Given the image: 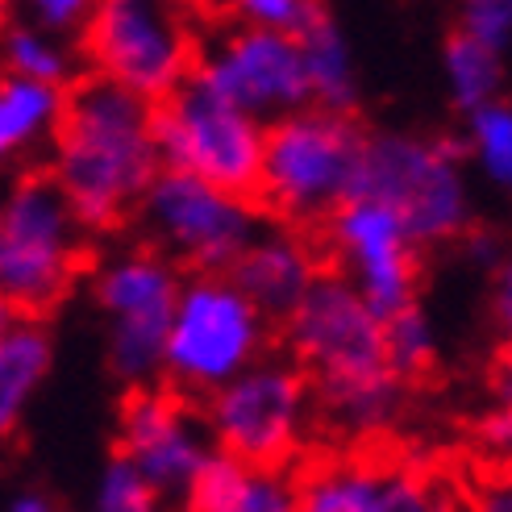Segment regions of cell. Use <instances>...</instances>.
Masks as SVG:
<instances>
[{
	"label": "cell",
	"instance_id": "cell-1",
	"mask_svg": "<svg viewBox=\"0 0 512 512\" xmlns=\"http://www.w3.org/2000/svg\"><path fill=\"white\" fill-rule=\"evenodd\" d=\"M275 329L313 388L317 425L346 442H371L392 429L408 383L388 358L383 317L350 288L346 275L325 267Z\"/></svg>",
	"mask_w": 512,
	"mask_h": 512
},
{
	"label": "cell",
	"instance_id": "cell-2",
	"mask_svg": "<svg viewBox=\"0 0 512 512\" xmlns=\"http://www.w3.org/2000/svg\"><path fill=\"white\" fill-rule=\"evenodd\" d=\"M42 167L92 238L134 225L142 196L163 171L155 105L84 71L67 88Z\"/></svg>",
	"mask_w": 512,
	"mask_h": 512
},
{
	"label": "cell",
	"instance_id": "cell-3",
	"mask_svg": "<svg viewBox=\"0 0 512 512\" xmlns=\"http://www.w3.org/2000/svg\"><path fill=\"white\" fill-rule=\"evenodd\" d=\"M367 130L354 113L309 105L267 125L254 200L271 221L313 229L354 196Z\"/></svg>",
	"mask_w": 512,
	"mask_h": 512
},
{
	"label": "cell",
	"instance_id": "cell-4",
	"mask_svg": "<svg viewBox=\"0 0 512 512\" xmlns=\"http://www.w3.org/2000/svg\"><path fill=\"white\" fill-rule=\"evenodd\" d=\"M88 238L46 167L0 179V292L17 313L46 317L75 288Z\"/></svg>",
	"mask_w": 512,
	"mask_h": 512
},
{
	"label": "cell",
	"instance_id": "cell-5",
	"mask_svg": "<svg viewBox=\"0 0 512 512\" xmlns=\"http://www.w3.org/2000/svg\"><path fill=\"white\" fill-rule=\"evenodd\" d=\"M271 334L275 321L238 288L229 271H188L171 309L163 383L204 400L225 379L271 354Z\"/></svg>",
	"mask_w": 512,
	"mask_h": 512
},
{
	"label": "cell",
	"instance_id": "cell-6",
	"mask_svg": "<svg viewBox=\"0 0 512 512\" xmlns=\"http://www.w3.org/2000/svg\"><path fill=\"white\" fill-rule=\"evenodd\" d=\"M75 46L88 75L159 105L196 71L204 30L179 0H100Z\"/></svg>",
	"mask_w": 512,
	"mask_h": 512
},
{
	"label": "cell",
	"instance_id": "cell-7",
	"mask_svg": "<svg viewBox=\"0 0 512 512\" xmlns=\"http://www.w3.org/2000/svg\"><path fill=\"white\" fill-rule=\"evenodd\" d=\"M184 267L150 242H125L105 250L88 271V292L105 321V358L125 388L163 379V350Z\"/></svg>",
	"mask_w": 512,
	"mask_h": 512
},
{
	"label": "cell",
	"instance_id": "cell-8",
	"mask_svg": "<svg viewBox=\"0 0 512 512\" xmlns=\"http://www.w3.org/2000/svg\"><path fill=\"white\" fill-rule=\"evenodd\" d=\"M217 454L296 467L317 429V400L288 354H263L200 400Z\"/></svg>",
	"mask_w": 512,
	"mask_h": 512
},
{
	"label": "cell",
	"instance_id": "cell-9",
	"mask_svg": "<svg viewBox=\"0 0 512 512\" xmlns=\"http://www.w3.org/2000/svg\"><path fill=\"white\" fill-rule=\"evenodd\" d=\"M354 196L388 204L421 250L463 238L471 221V188L458 150L438 138L367 134Z\"/></svg>",
	"mask_w": 512,
	"mask_h": 512
},
{
	"label": "cell",
	"instance_id": "cell-10",
	"mask_svg": "<svg viewBox=\"0 0 512 512\" xmlns=\"http://www.w3.org/2000/svg\"><path fill=\"white\" fill-rule=\"evenodd\" d=\"M263 204L246 192L163 167L138 204V234L184 271H229L263 229Z\"/></svg>",
	"mask_w": 512,
	"mask_h": 512
},
{
	"label": "cell",
	"instance_id": "cell-11",
	"mask_svg": "<svg viewBox=\"0 0 512 512\" xmlns=\"http://www.w3.org/2000/svg\"><path fill=\"white\" fill-rule=\"evenodd\" d=\"M155 134L163 167L254 196L267 125L238 109L213 84H204L196 71L155 105Z\"/></svg>",
	"mask_w": 512,
	"mask_h": 512
},
{
	"label": "cell",
	"instance_id": "cell-12",
	"mask_svg": "<svg viewBox=\"0 0 512 512\" xmlns=\"http://www.w3.org/2000/svg\"><path fill=\"white\" fill-rule=\"evenodd\" d=\"M117 458H125L163 500L184 504L192 483L217 458L200 400L171 383L130 388L117 413Z\"/></svg>",
	"mask_w": 512,
	"mask_h": 512
},
{
	"label": "cell",
	"instance_id": "cell-13",
	"mask_svg": "<svg viewBox=\"0 0 512 512\" xmlns=\"http://www.w3.org/2000/svg\"><path fill=\"white\" fill-rule=\"evenodd\" d=\"M196 75L234 100L238 109L259 117L263 125L313 105L296 34L254 30V25L229 21L225 30L204 38Z\"/></svg>",
	"mask_w": 512,
	"mask_h": 512
},
{
	"label": "cell",
	"instance_id": "cell-14",
	"mask_svg": "<svg viewBox=\"0 0 512 512\" xmlns=\"http://www.w3.org/2000/svg\"><path fill=\"white\" fill-rule=\"evenodd\" d=\"M334 271L388 321L392 313L417 304V242L400 217L371 196H350L321 225Z\"/></svg>",
	"mask_w": 512,
	"mask_h": 512
},
{
	"label": "cell",
	"instance_id": "cell-15",
	"mask_svg": "<svg viewBox=\"0 0 512 512\" xmlns=\"http://www.w3.org/2000/svg\"><path fill=\"white\" fill-rule=\"evenodd\" d=\"M325 271L321 246L309 238V229L284 225V221H263V229L250 238V246L238 254V263L229 267V275L238 279V288L259 304V309L279 325L300 296L317 284V275Z\"/></svg>",
	"mask_w": 512,
	"mask_h": 512
},
{
	"label": "cell",
	"instance_id": "cell-16",
	"mask_svg": "<svg viewBox=\"0 0 512 512\" xmlns=\"http://www.w3.org/2000/svg\"><path fill=\"white\" fill-rule=\"evenodd\" d=\"M179 512H300V471L217 454Z\"/></svg>",
	"mask_w": 512,
	"mask_h": 512
},
{
	"label": "cell",
	"instance_id": "cell-17",
	"mask_svg": "<svg viewBox=\"0 0 512 512\" xmlns=\"http://www.w3.org/2000/svg\"><path fill=\"white\" fill-rule=\"evenodd\" d=\"M63 105L67 88L25 80L0 67V179L46 163Z\"/></svg>",
	"mask_w": 512,
	"mask_h": 512
},
{
	"label": "cell",
	"instance_id": "cell-18",
	"mask_svg": "<svg viewBox=\"0 0 512 512\" xmlns=\"http://www.w3.org/2000/svg\"><path fill=\"white\" fill-rule=\"evenodd\" d=\"M50 367H55V334L42 317L21 313L0 334V442L21 429L30 404L46 388Z\"/></svg>",
	"mask_w": 512,
	"mask_h": 512
},
{
	"label": "cell",
	"instance_id": "cell-19",
	"mask_svg": "<svg viewBox=\"0 0 512 512\" xmlns=\"http://www.w3.org/2000/svg\"><path fill=\"white\" fill-rule=\"evenodd\" d=\"M383 467L367 454H334L300 471V512H383Z\"/></svg>",
	"mask_w": 512,
	"mask_h": 512
},
{
	"label": "cell",
	"instance_id": "cell-20",
	"mask_svg": "<svg viewBox=\"0 0 512 512\" xmlns=\"http://www.w3.org/2000/svg\"><path fill=\"white\" fill-rule=\"evenodd\" d=\"M296 42H300V55H304V75H309L313 105L354 113L358 67H354V50L342 34V25L329 13H321L296 34Z\"/></svg>",
	"mask_w": 512,
	"mask_h": 512
},
{
	"label": "cell",
	"instance_id": "cell-21",
	"mask_svg": "<svg viewBox=\"0 0 512 512\" xmlns=\"http://www.w3.org/2000/svg\"><path fill=\"white\" fill-rule=\"evenodd\" d=\"M0 67L13 75H25V80L55 84V88H71L84 75V59H80L75 38L55 34L34 21H21V17H13L5 25V34H0Z\"/></svg>",
	"mask_w": 512,
	"mask_h": 512
},
{
	"label": "cell",
	"instance_id": "cell-22",
	"mask_svg": "<svg viewBox=\"0 0 512 512\" xmlns=\"http://www.w3.org/2000/svg\"><path fill=\"white\" fill-rule=\"evenodd\" d=\"M504 55L492 46H483L479 38L454 30L450 42H446V55H442V71H446V88H450V100L463 113L488 105L500 92V75H504Z\"/></svg>",
	"mask_w": 512,
	"mask_h": 512
},
{
	"label": "cell",
	"instance_id": "cell-23",
	"mask_svg": "<svg viewBox=\"0 0 512 512\" xmlns=\"http://www.w3.org/2000/svg\"><path fill=\"white\" fill-rule=\"evenodd\" d=\"M467 150L475 167L500 188H512V105L488 100L467 113Z\"/></svg>",
	"mask_w": 512,
	"mask_h": 512
},
{
	"label": "cell",
	"instance_id": "cell-24",
	"mask_svg": "<svg viewBox=\"0 0 512 512\" xmlns=\"http://www.w3.org/2000/svg\"><path fill=\"white\" fill-rule=\"evenodd\" d=\"M84 512H179V504L163 500L125 458L113 454L109 463L100 467Z\"/></svg>",
	"mask_w": 512,
	"mask_h": 512
},
{
	"label": "cell",
	"instance_id": "cell-25",
	"mask_svg": "<svg viewBox=\"0 0 512 512\" xmlns=\"http://www.w3.org/2000/svg\"><path fill=\"white\" fill-rule=\"evenodd\" d=\"M383 334H388V358L404 383L421 379L433 367V354H438V334H433L429 317L421 313V304H408V309L392 313L383 321Z\"/></svg>",
	"mask_w": 512,
	"mask_h": 512
},
{
	"label": "cell",
	"instance_id": "cell-26",
	"mask_svg": "<svg viewBox=\"0 0 512 512\" xmlns=\"http://www.w3.org/2000/svg\"><path fill=\"white\" fill-rule=\"evenodd\" d=\"M225 21L254 25V30H279V34H300L313 17L325 13L321 0H217Z\"/></svg>",
	"mask_w": 512,
	"mask_h": 512
},
{
	"label": "cell",
	"instance_id": "cell-27",
	"mask_svg": "<svg viewBox=\"0 0 512 512\" xmlns=\"http://www.w3.org/2000/svg\"><path fill=\"white\" fill-rule=\"evenodd\" d=\"M458 30L504 55L512 46V0H463Z\"/></svg>",
	"mask_w": 512,
	"mask_h": 512
},
{
	"label": "cell",
	"instance_id": "cell-28",
	"mask_svg": "<svg viewBox=\"0 0 512 512\" xmlns=\"http://www.w3.org/2000/svg\"><path fill=\"white\" fill-rule=\"evenodd\" d=\"M96 5H100V0H13V17L46 25V30L75 38L84 30V21L92 17Z\"/></svg>",
	"mask_w": 512,
	"mask_h": 512
},
{
	"label": "cell",
	"instance_id": "cell-29",
	"mask_svg": "<svg viewBox=\"0 0 512 512\" xmlns=\"http://www.w3.org/2000/svg\"><path fill=\"white\" fill-rule=\"evenodd\" d=\"M0 512H63L59 500L42 492V488H17L5 496V504H0Z\"/></svg>",
	"mask_w": 512,
	"mask_h": 512
},
{
	"label": "cell",
	"instance_id": "cell-30",
	"mask_svg": "<svg viewBox=\"0 0 512 512\" xmlns=\"http://www.w3.org/2000/svg\"><path fill=\"white\" fill-rule=\"evenodd\" d=\"M483 438H488L492 446H512V404L496 408V413L483 421Z\"/></svg>",
	"mask_w": 512,
	"mask_h": 512
},
{
	"label": "cell",
	"instance_id": "cell-31",
	"mask_svg": "<svg viewBox=\"0 0 512 512\" xmlns=\"http://www.w3.org/2000/svg\"><path fill=\"white\" fill-rule=\"evenodd\" d=\"M475 512H512V475L508 479H496L492 488L479 496Z\"/></svg>",
	"mask_w": 512,
	"mask_h": 512
},
{
	"label": "cell",
	"instance_id": "cell-32",
	"mask_svg": "<svg viewBox=\"0 0 512 512\" xmlns=\"http://www.w3.org/2000/svg\"><path fill=\"white\" fill-rule=\"evenodd\" d=\"M496 309H500V321H512V263L500 267V279H496Z\"/></svg>",
	"mask_w": 512,
	"mask_h": 512
},
{
	"label": "cell",
	"instance_id": "cell-33",
	"mask_svg": "<svg viewBox=\"0 0 512 512\" xmlns=\"http://www.w3.org/2000/svg\"><path fill=\"white\" fill-rule=\"evenodd\" d=\"M504 334H508V342H504V367H500V388H504V400L512 404V321H504Z\"/></svg>",
	"mask_w": 512,
	"mask_h": 512
},
{
	"label": "cell",
	"instance_id": "cell-34",
	"mask_svg": "<svg viewBox=\"0 0 512 512\" xmlns=\"http://www.w3.org/2000/svg\"><path fill=\"white\" fill-rule=\"evenodd\" d=\"M17 317H21V313H17V304H13L5 292H0V334H5V329H9Z\"/></svg>",
	"mask_w": 512,
	"mask_h": 512
},
{
	"label": "cell",
	"instance_id": "cell-35",
	"mask_svg": "<svg viewBox=\"0 0 512 512\" xmlns=\"http://www.w3.org/2000/svg\"><path fill=\"white\" fill-rule=\"evenodd\" d=\"M9 21H13V0H0V34H5Z\"/></svg>",
	"mask_w": 512,
	"mask_h": 512
},
{
	"label": "cell",
	"instance_id": "cell-36",
	"mask_svg": "<svg viewBox=\"0 0 512 512\" xmlns=\"http://www.w3.org/2000/svg\"><path fill=\"white\" fill-rule=\"evenodd\" d=\"M179 5H192V9H204V0H179Z\"/></svg>",
	"mask_w": 512,
	"mask_h": 512
}]
</instances>
